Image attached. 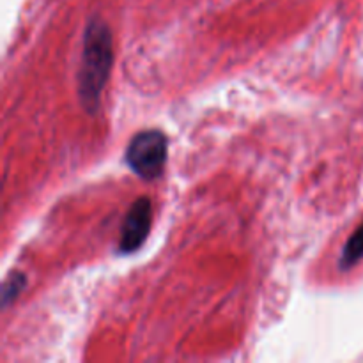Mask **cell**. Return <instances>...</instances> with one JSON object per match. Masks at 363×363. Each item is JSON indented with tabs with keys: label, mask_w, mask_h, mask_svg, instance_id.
Segmentation results:
<instances>
[{
	"label": "cell",
	"mask_w": 363,
	"mask_h": 363,
	"mask_svg": "<svg viewBox=\"0 0 363 363\" xmlns=\"http://www.w3.org/2000/svg\"><path fill=\"white\" fill-rule=\"evenodd\" d=\"M27 286V277L20 272H14L11 275H7V279L4 280L2 286V307H9V303H13L18 296H20L21 291Z\"/></svg>",
	"instance_id": "5"
},
{
	"label": "cell",
	"mask_w": 363,
	"mask_h": 363,
	"mask_svg": "<svg viewBox=\"0 0 363 363\" xmlns=\"http://www.w3.org/2000/svg\"><path fill=\"white\" fill-rule=\"evenodd\" d=\"M113 66L112 32L101 20H91L84 32V48L78 71V98L87 113H96Z\"/></svg>",
	"instance_id": "1"
},
{
	"label": "cell",
	"mask_w": 363,
	"mask_h": 363,
	"mask_svg": "<svg viewBox=\"0 0 363 363\" xmlns=\"http://www.w3.org/2000/svg\"><path fill=\"white\" fill-rule=\"evenodd\" d=\"M360 259H363V222L362 225L351 234L347 243L344 245L342 255H340L339 266L342 269H350L357 264Z\"/></svg>",
	"instance_id": "4"
},
{
	"label": "cell",
	"mask_w": 363,
	"mask_h": 363,
	"mask_svg": "<svg viewBox=\"0 0 363 363\" xmlns=\"http://www.w3.org/2000/svg\"><path fill=\"white\" fill-rule=\"evenodd\" d=\"M169 158V138L160 130H144L126 147V163L144 181L158 179Z\"/></svg>",
	"instance_id": "2"
},
{
	"label": "cell",
	"mask_w": 363,
	"mask_h": 363,
	"mask_svg": "<svg viewBox=\"0 0 363 363\" xmlns=\"http://www.w3.org/2000/svg\"><path fill=\"white\" fill-rule=\"evenodd\" d=\"M152 204L149 197H138L128 209L121 227L119 252L121 254H133L145 243L151 230Z\"/></svg>",
	"instance_id": "3"
}]
</instances>
